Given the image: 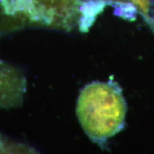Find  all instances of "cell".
<instances>
[{
    "label": "cell",
    "instance_id": "obj_1",
    "mask_svg": "<svg viewBox=\"0 0 154 154\" xmlns=\"http://www.w3.org/2000/svg\"><path fill=\"white\" fill-rule=\"evenodd\" d=\"M126 113V101L116 82H92L81 90L76 114L81 126L99 145L123 129Z\"/></svg>",
    "mask_w": 154,
    "mask_h": 154
},
{
    "label": "cell",
    "instance_id": "obj_2",
    "mask_svg": "<svg viewBox=\"0 0 154 154\" xmlns=\"http://www.w3.org/2000/svg\"><path fill=\"white\" fill-rule=\"evenodd\" d=\"M26 87L24 73L0 59V108L8 109L21 106Z\"/></svg>",
    "mask_w": 154,
    "mask_h": 154
},
{
    "label": "cell",
    "instance_id": "obj_3",
    "mask_svg": "<svg viewBox=\"0 0 154 154\" xmlns=\"http://www.w3.org/2000/svg\"><path fill=\"white\" fill-rule=\"evenodd\" d=\"M35 22L53 26L58 13L62 8V0H35Z\"/></svg>",
    "mask_w": 154,
    "mask_h": 154
},
{
    "label": "cell",
    "instance_id": "obj_4",
    "mask_svg": "<svg viewBox=\"0 0 154 154\" xmlns=\"http://www.w3.org/2000/svg\"><path fill=\"white\" fill-rule=\"evenodd\" d=\"M109 5L114 8L113 14L116 16L126 19V20L134 22L137 17V7L132 2H122L111 0Z\"/></svg>",
    "mask_w": 154,
    "mask_h": 154
},
{
    "label": "cell",
    "instance_id": "obj_5",
    "mask_svg": "<svg viewBox=\"0 0 154 154\" xmlns=\"http://www.w3.org/2000/svg\"><path fill=\"white\" fill-rule=\"evenodd\" d=\"M132 3L136 5L140 10L141 14L146 15L149 11V4L147 0H130Z\"/></svg>",
    "mask_w": 154,
    "mask_h": 154
}]
</instances>
